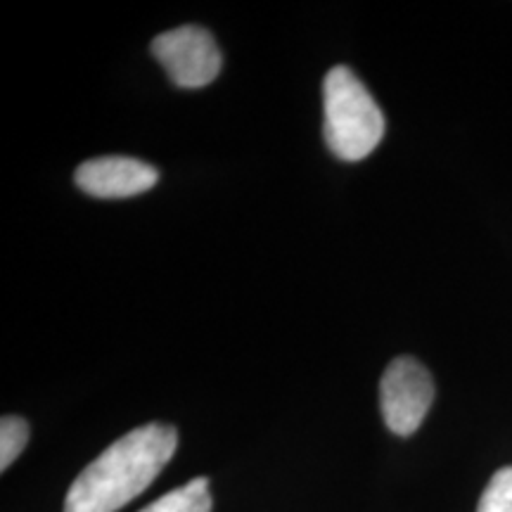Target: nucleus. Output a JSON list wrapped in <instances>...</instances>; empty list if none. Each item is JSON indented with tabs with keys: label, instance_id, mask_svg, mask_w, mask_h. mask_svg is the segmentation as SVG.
Instances as JSON below:
<instances>
[{
	"label": "nucleus",
	"instance_id": "nucleus-1",
	"mask_svg": "<svg viewBox=\"0 0 512 512\" xmlns=\"http://www.w3.org/2000/svg\"><path fill=\"white\" fill-rule=\"evenodd\" d=\"M176 448V427H136L83 467L64 498V512H119L162 475Z\"/></svg>",
	"mask_w": 512,
	"mask_h": 512
},
{
	"label": "nucleus",
	"instance_id": "nucleus-2",
	"mask_svg": "<svg viewBox=\"0 0 512 512\" xmlns=\"http://www.w3.org/2000/svg\"><path fill=\"white\" fill-rule=\"evenodd\" d=\"M323 112L325 143L342 162H361L380 145L384 114L363 81L344 64L325 74Z\"/></svg>",
	"mask_w": 512,
	"mask_h": 512
},
{
	"label": "nucleus",
	"instance_id": "nucleus-3",
	"mask_svg": "<svg viewBox=\"0 0 512 512\" xmlns=\"http://www.w3.org/2000/svg\"><path fill=\"white\" fill-rule=\"evenodd\" d=\"M434 401L430 370L411 356L389 363L380 382V411L384 425L396 437H411L427 418Z\"/></svg>",
	"mask_w": 512,
	"mask_h": 512
},
{
	"label": "nucleus",
	"instance_id": "nucleus-4",
	"mask_svg": "<svg viewBox=\"0 0 512 512\" xmlns=\"http://www.w3.org/2000/svg\"><path fill=\"white\" fill-rule=\"evenodd\" d=\"M152 55L178 88H204L221 74V50L207 29L178 27L152 41Z\"/></svg>",
	"mask_w": 512,
	"mask_h": 512
},
{
	"label": "nucleus",
	"instance_id": "nucleus-5",
	"mask_svg": "<svg viewBox=\"0 0 512 512\" xmlns=\"http://www.w3.org/2000/svg\"><path fill=\"white\" fill-rule=\"evenodd\" d=\"M159 171L143 159L133 157H95L74 171V183L91 197L124 200L155 188Z\"/></svg>",
	"mask_w": 512,
	"mask_h": 512
},
{
	"label": "nucleus",
	"instance_id": "nucleus-6",
	"mask_svg": "<svg viewBox=\"0 0 512 512\" xmlns=\"http://www.w3.org/2000/svg\"><path fill=\"white\" fill-rule=\"evenodd\" d=\"M140 512H211L209 479H192V482L157 498L155 503H150Z\"/></svg>",
	"mask_w": 512,
	"mask_h": 512
},
{
	"label": "nucleus",
	"instance_id": "nucleus-7",
	"mask_svg": "<svg viewBox=\"0 0 512 512\" xmlns=\"http://www.w3.org/2000/svg\"><path fill=\"white\" fill-rule=\"evenodd\" d=\"M29 422L19 415H3L0 420V470H8V467L19 458V453L24 451L29 441Z\"/></svg>",
	"mask_w": 512,
	"mask_h": 512
},
{
	"label": "nucleus",
	"instance_id": "nucleus-8",
	"mask_svg": "<svg viewBox=\"0 0 512 512\" xmlns=\"http://www.w3.org/2000/svg\"><path fill=\"white\" fill-rule=\"evenodd\" d=\"M477 512H512V465L501 467L486 484Z\"/></svg>",
	"mask_w": 512,
	"mask_h": 512
}]
</instances>
